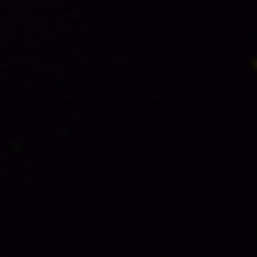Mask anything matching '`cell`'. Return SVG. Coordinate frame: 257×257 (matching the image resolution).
<instances>
[]
</instances>
